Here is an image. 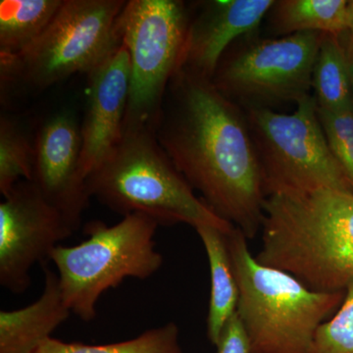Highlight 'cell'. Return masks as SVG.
<instances>
[{
    "mask_svg": "<svg viewBox=\"0 0 353 353\" xmlns=\"http://www.w3.org/2000/svg\"><path fill=\"white\" fill-rule=\"evenodd\" d=\"M154 134L216 214L248 240L259 233L266 192L245 109L209 79L181 69L167 88Z\"/></svg>",
    "mask_w": 353,
    "mask_h": 353,
    "instance_id": "1",
    "label": "cell"
},
{
    "mask_svg": "<svg viewBox=\"0 0 353 353\" xmlns=\"http://www.w3.org/2000/svg\"><path fill=\"white\" fill-rule=\"evenodd\" d=\"M257 261L315 292L345 290L353 279V194L318 188L274 192L264 202Z\"/></svg>",
    "mask_w": 353,
    "mask_h": 353,
    "instance_id": "2",
    "label": "cell"
},
{
    "mask_svg": "<svg viewBox=\"0 0 353 353\" xmlns=\"http://www.w3.org/2000/svg\"><path fill=\"white\" fill-rule=\"evenodd\" d=\"M87 185L90 197L123 216L141 213L160 225L185 223L194 229L209 225L227 234L236 228L194 194L148 127H125Z\"/></svg>",
    "mask_w": 353,
    "mask_h": 353,
    "instance_id": "3",
    "label": "cell"
},
{
    "mask_svg": "<svg viewBox=\"0 0 353 353\" xmlns=\"http://www.w3.org/2000/svg\"><path fill=\"white\" fill-rule=\"evenodd\" d=\"M227 241L239 288L236 314L250 353H310L316 332L341 307L345 290L315 292L287 272L259 263L238 228Z\"/></svg>",
    "mask_w": 353,
    "mask_h": 353,
    "instance_id": "4",
    "label": "cell"
},
{
    "mask_svg": "<svg viewBox=\"0 0 353 353\" xmlns=\"http://www.w3.org/2000/svg\"><path fill=\"white\" fill-rule=\"evenodd\" d=\"M124 0H63L41 37L19 55L0 57L1 92L44 90L90 74L122 44Z\"/></svg>",
    "mask_w": 353,
    "mask_h": 353,
    "instance_id": "5",
    "label": "cell"
},
{
    "mask_svg": "<svg viewBox=\"0 0 353 353\" xmlns=\"http://www.w3.org/2000/svg\"><path fill=\"white\" fill-rule=\"evenodd\" d=\"M158 226L150 216L132 213L113 226L90 223L87 240L57 246L50 260L57 267L62 296L71 313L92 321L104 292L127 278L146 280L154 275L163 265L154 240Z\"/></svg>",
    "mask_w": 353,
    "mask_h": 353,
    "instance_id": "6",
    "label": "cell"
},
{
    "mask_svg": "<svg viewBox=\"0 0 353 353\" xmlns=\"http://www.w3.org/2000/svg\"><path fill=\"white\" fill-rule=\"evenodd\" d=\"M322 34L265 39L256 31L245 34L221 58L211 82L245 110L297 103L310 94Z\"/></svg>",
    "mask_w": 353,
    "mask_h": 353,
    "instance_id": "7",
    "label": "cell"
},
{
    "mask_svg": "<svg viewBox=\"0 0 353 353\" xmlns=\"http://www.w3.org/2000/svg\"><path fill=\"white\" fill-rule=\"evenodd\" d=\"M245 112L266 197L281 190L318 188L353 194L352 183L330 150L314 95L297 102L290 114L264 108Z\"/></svg>",
    "mask_w": 353,
    "mask_h": 353,
    "instance_id": "8",
    "label": "cell"
},
{
    "mask_svg": "<svg viewBox=\"0 0 353 353\" xmlns=\"http://www.w3.org/2000/svg\"><path fill=\"white\" fill-rule=\"evenodd\" d=\"M188 22L189 8L182 1H127L121 16L131 72L124 128L155 130L167 88L181 68Z\"/></svg>",
    "mask_w": 353,
    "mask_h": 353,
    "instance_id": "9",
    "label": "cell"
},
{
    "mask_svg": "<svg viewBox=\"0 0 353 353\" xmlns=\"http://www.w3.org/2000/svg\"><path fill=\"white\" fill-rule=\"evenodd\" d=\"M76 232L36 183L21 181L0 203V285L13 294L31 287V270Z\"/></svg>",
    "mask_w": 353,
    "mask_h": 353,
    "instance_id": "10",
    "label": "cell"
},
{
    "mask_svg": "<svg viewBox=\"0 0 353 353\" xmlns=\"http://www.w3.org/2000/svg\"><path fill=\"white\" fill-rule=\"evenodd\" d=\"M81 127L69 112L51 116L34 139L32 182L76 230L90 199L81 171Z\"/></svg>",
    "mask_w": 353,
    "mask_h": 353,
    "instance_id": "11",
    "label": "cell"
},
{
    "mask_svg": "<svg viewBox=\"0 0 353 353\" xmlns=\"http://www.w3.org/2000/svg\"><path fill=\"white\" fill-rule=\"evenodd\" d=\"M130 81L129 53L123 43L105 62L88 74L87 110L81 126V171L85 180L122 138Z\"/></svg>",
    "mask_w": 353,
    "mask_h": 353,
    "instance_id": "12",
    "label": "cell"
},
{
    "mask_svg": "<svg viewBox=\"0 0 353 353\" xmlns=\"http://www.w3.org/2000/svg\"><path fill=\"white\" fill-rule=\"evenodd\" d=\"M275 0H209L189 8L181 69L211 79L236 41L256 31Z\"/></svg>",
    "mask_w": 353,
    "mask_h": 353,
    "instance_id": "13",
    "label": "cell"
},
{
    "mask_svg": "<svg viewBox=\"0 0 353 353\" xmlns=\"http://www.w3.org/2000/svg\"><path fill=\"white\" fill-rule=\"evenodd\" d=\"M43 292L36 301L0 312V353H36L51 334L68 319L57 273L44 266Z\"/></svg>",
    "mask_w": 353,
    "mask_h": 353,
    "instance_id": "14",
    "label": "cell"
},
{
    "mask_svg": "<svg viewBox=\"0 0 353 353\" xmlns=\"http://www.w3.org/2000/svg\"><path fill=\"white\" fill-rule=\"evenodd\" d=\"M196 230L203 243L210 268L211 290L206 326L209 341L216 345L238 307V283L228 246V234L209 225H202Z\"/></svg>",
    "mask_w": 353,
    "mask_h": 353,
    "instance_id": "15",
    "label": "cell"
},
{
    "mask_svg": "<svg viewBox=\"0 0 353 353\" xmlns=\"http://www.w3.org/2000/svg\"><path fill=\"white\" fill-rule=\"evenodd\" d=\"M273 38L318 32L341 37L347 31V0H277L267 13Z\"/></svg>",
    "mask_w": 353,
    "mask_h": 353,
    "instance_id": "16",
    "label": "cell"
},
{
    "mask_svg": "<svg viewBox=\"0 0 353 353\" xmlns=\"http://www.w3.org/2000/svg\"><path fill=\"white\" fill-rule=\"evenodd\" d=\"M63 0H1L0 57L29 48L50 24Z\"/></svg>",
    "mask_w": 353,
    "mask_h": 353,
    "instance_id": "17",
    "label": "cell"
},
{
    "mask_svg": "<svg viewBox=\"0 0 353 353\" xmlns=\"http://www.w3.org/2000/svg\"><path fill=\"white\" fill-rule=\"evenodd\" d=\"M350 68L341 37L323 34L312 78L318 108L338 111L353 105Z\"/></svg>",
    "mask_w": 353,
    "mask_h": 353,
    "instance_id": "18",
    "label": "cell"
},
{
    "mask_svg": "<svg viewBox=\"0 0 353 353\" xmlns=\"http://www.w3.org/2000/svg\"><path fill=\"white\" fill-rule=\"evenodd\" d=\"M36 353H183L180 330L170 322L143 332L131 340L106 345H85L50 338Z\"/></svg>",
    "mask_w": 353,
    "mask_h": 353,
    "instance_id": "19",
    "label": "cell"
},
{
    "mask_svg": "<svg viewBox=\"0 0 353 353\" xmlns=\"http://www.w3.org/2000/svg\"><path fill=\"white\" fill-rule=\"evenodd\" d=\"M34 141L32 143L20 123L1 115L0 118V192L8 196L21 181H32Z\"/></svg>",
    "mask_w": 353,
    "mask_h": 353,
    "instance_id": "20",
    "label": "cell"
},
{
    "mask_svg": "<svg viewBox=\"0 0 353 353\" xmlns=\"http://www.w3.org/2000/svg\"><path fill=\"white\" fill-rule=\"evenodd\" d=\"M310 353H353V279L341 307L316 332Z\"/></svg>",
    "mask_w": 353,
    "mask_h": 353,
    "instance_id": "21",
    "label": "cell"
},
{
    "mask_svg": "<svg viewBox=\"0 0 353 353\" xmlns=\"http://www.w3.org/2000/svg\"><path fill=\"white\" fill-rule=\"evenodd\" d=\"M317 110L330 150L353 188V105L338 111L317 106Z\"/></svg>",
    "mask_w": 353,
    "mask_h": 353,
    "instance_id": "22",
    "label": "cell"
},
{
    "mask_svg": "<svg viewBox=\"0 0 353 353\" xmlns=\"http://www.w3.org/2000/svg\"><path fill=\"white\" fill-rule=\"evenodd\" d=\"M216 347L217 353H250V341L236 311L223 330Z\"/></svg>",
    "mask_w": 353,
    "mask_h": 353,
    "instance_id": "23",
    "label": "cell"
},
{
    "mask_svg": "<svg viewBox=\"0 0 353 353\" xmlns=\"http://www.w3.org/2000/svg\"><path fill=\"white\" fill-rule=\"evenodd\" d=\"M347 39L345 44V52L350 66L353 65V0L348 1Z\"/></svg>",
    "mask_w": 353,
    "mask_h": 353,
    "instance_id": "24",
    "label": "cell"
},
{
    "mask_svg": "<svg viewBox=\"0 0 353 353\" xmlns=\"http://www.w3.org/2000/svg\"><path fill=\"white\" fill-rule=\"evenodd\" d=\"M352 90H353V65L352 66Z\"/></svg>",
    "mask_w": 353,
    "mask_h": 353,
    "instance_id": "25",
    "label": "cell"
}]
</instances>
